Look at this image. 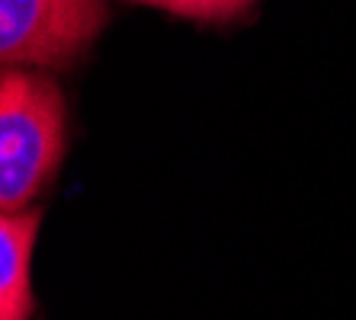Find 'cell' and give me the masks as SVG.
<instances>
[{"label": "cell", "instance_id": "cell-1", "mask_svg": "<svg viewBox=\"0 0 356 320\" xmlns=\"http://www.w3.org/2000/svg\"><path fill=\"white\" fill-rule=\"evenodd\" d=\"M67 151V106L58 83L26 67L0 77V212L39 205Z\"/></svg>", "mask_w": 356, "mask_h": 320}, {"label": "cell", "instance_id": "cell-2", "mask_svg": "<svg viewBox=\"0 0 356 320\" xmlns=\"http://www.w3.org/2000/svg\"><path fill=\"white\" fill-rule=\"evenodd\" d=\"M109 19V0H0L3 67L67 71Z\"/></svg>", "mask_w": 356, "mask_h": 320}, {"label": "cell", "instance_id": "cell-3", "mask_svg": "<svg viewBox=\"0 0 356 320\" xmlns=\"http://www.w3.org/2000/svg\"><path fill=\"white\" fill-rule=\"evenodd\" d=\"M42 205L0 218V320H33V253L42 228Z\"/></svg>", "mask_w": 356, "mask_h": 320}, {"label": "cell", "instance_id": "cell-4", "mask_svg": "<svg viewBox=\"0 0 356 320\" xmlns=\"http://www.w3.org/2000/svg\"><path fill=\"white\" fill-rule=\"evenodd\" d=\"M129 3L161 10L177 19H190V23H232L244 17L257 0H129Z\"/></svg>", "mask_w": 356, "mask_h": 320}]
</instances>
